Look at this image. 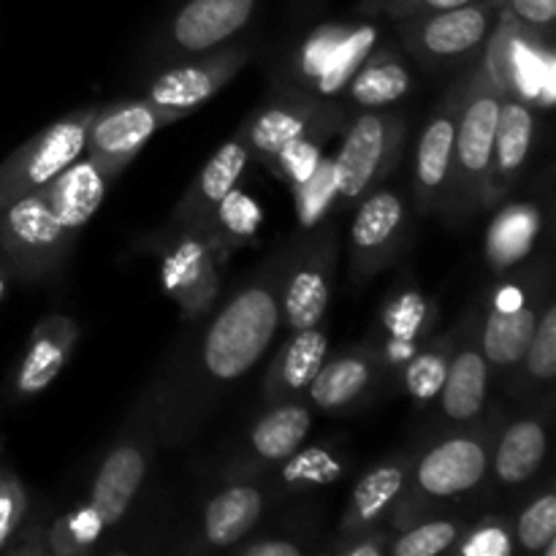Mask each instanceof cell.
<instances>
[{
    "instance_id": "cell-20",
    "label": "cell",
    "mask_w": 556,
    "mask_h": 556,
    "mask_svg": "<svg viewBox=\"0 0 556 556\" xmlns=\"http://www.w3.org/2000/svg\"><path fill=\"white\" fill-rule=\"evenodd\" d=\"M462 81L445 96V101L434 109L432 117L424 125L416 147V168H413V195L424 215L448 206L451 177H454V144H456V117H459Z\"/></svg>"
},
{
    "instance_id": "cell-30",
    "label": "cell",
    "mask_w": 556,
    "mask_h": 556,
    "mask_svg": "<svg viewBox=\"0 0 556 556\" xmlns=\"http://www.w3.org/2000/svg\"><path fill=\"white\" fill-rule=\"evenodd\" d=\"M266 503L269 497L255 481H231L206 503L201 541L212 548H233L255 530Z\"/></svg>"
},
{
    "instance_id": "cell-48",
    "label": "cell",
    "mask_w": 556,
    "mask_h": 556,
    "mask_svg": "<svg viewBox=\"0 0 556 556\" xmlns=\"http://www.w3.org/2000/svg\"><path fill=\"white\" fill-rule=\"evenodd\" d=\"M9 282H11V271H9V266L0 261V304H3L5 293H9Z\"/></svg>"
},
{
    "instance_id": "cell-38",
    "label": "cell",
    "mask_w": 556,
    "mask_h": 556,
    "mask_svg": "<svg viewBox=\"0 0 556 556\" xmlns=\"http://www.w3.org/2000/svg\"><path fill=\"white\" fill-rule=\"evenodd\" d=\"M326 139H329V136L313 134L288 141L286 147H280V150L275 152V157L266 163V168H269L277 179H282V182L291 188V193H299V190L315 177V172H318L320 161H324Z\"/></svg>"
},
{
    "instance_id": "cell-43",
    "label": "cell",
    "mask_w": 556,
    "mask_h": 556,
    "mask_svg": "<svg viewBox=\"0 0 556 556\" xmlns=\"http://www.w3.org/2000/svg\"><path fill=\"white\" fill-rule=\"evenodd\" d=\"M459 556H514L516 548L514 527L505 519H483L472 530H465L459 541L451 546Z\"/></svg>"
},
{
    "instance_id": "cell-46",
    "label": "cell",
    "mask_w": 556,
    "mask_h": 556,
    "mask_svg": "<svg viewBox=\"0 0 556 556\" xmlns=\"http://www.w3.org/2000/svg\"><path fill=\"white\" fill-rule=\"evenodd\" d=\"M389 541L391 532L380 525L372 527V530L356 532V535H340L334 552L345 556H383L389 552Z\"/></svg>"
},
{
    "instance_id": "cell-29",
    "label": "cell",
    "mask_w": 556,
    "mask_h": 556,
    "mask_svg": "<svg viewBox=\"0 0 556 556\" xmlns=\"http://www.w3.org/2000/svg\"><path fill=\"white\" fill-rule=\"evenodd\" d=\"M410 465L413 456L400 454L369 467L362 476V481L356 483V489H353L351 503H348L345 514H342L340 535H356V532L383 525L389 510L394 508L400 494L405 492Z\"/></svg>"
},
{
    "instance_id": "cell-37",
    "label": "cell",
    "mask_w": 556,
    "mask_h": 556,
    "mask_svg": "<svg viewBox=\"0 0 556 556\" xmlns=\"http://www.w3.org/2000/svg\"><path fill=\"white\" fill-rule=\"evenodd\" d=\"M465 532L462 521L456 519H438V516H429V519L418 521V525L407 527V530L394 532L389 541L391 556H438L448 554L451 546L459 541V535Z\"/></svg>"
},
{
    "instance_id": "cell-26",
    "label": "cell",
    "mask_w": 556,
    "mask_h": 556,
    "mask_svg": "<svg viewBox=\"0 0 556 556\" xmlns=\"http://www.w3.org/2000/svg\"><path fill=\"white\" fill-rule=\"evenodd\" d=\"M248 144H244L242 134H237L206 161V166L201 168L199 177L190 182V188L185 190L182 199L177 201L172 215L174 226H204L212 217V212L217 210V204L242 182L244 172H248Z\"/></svg>"
},
{
    "instance_id": "cell-18",
    "label": "cell",
    "mask_w": 556,
    "mask_h": 556,
    "mask_svg": "<svg viewBox=\"0 0 556 556\" xmlns=\"http://www.w3.org/2000/svg\"><path fill=\"white\" fill-rule=\"evenodd\" d=\"M438 324V302L413 282H402L389 293L378 313L369 345L383 362L386 372H396L416 356Z\"/></svg>"
},
{
    "instance_id": "cell-15",
    "label": "cell",
    "mask_w": 556,
    "mask_h": 556,
    "mask_svg": "<svg viewBox=\"0 0 556 556\" xmlns=\"http://www.w3.org/2000/svg\"><path fill=\"white\" fill-rule=\"evenodd\" d=\"M410 228V210L396 190L375 188L356 204L351 226V280L367 282L402 253Z\"/></svg>"
},
{
    "instance_id": "cell-5",
    "label": "cell",
    "mask_w": 556,
    "mask_h": 556,
    "mask_svg": "<svg viewBox=\"0 0 556 556\" xmlns=\"http://www.w3.org/2000/svg\"><path fill=\"white\" fill-rule=\"evenodd\" d=\"M489 74L500 92L527 103L535 112L552 109L556 101L554 38L532 30L508 9L500 11L497 25L483 47Z\"/></svg>"
},
{
    "instance_id": "cell-28",
    "label": "cell",
    "mask_w": 556,
    "mask_h": 556,
    "mask_svg": "<svg viewBox=\"0 0 556 556\" xmlns=\"http://www.w3.org/2000/svg\"><path fill=\"white\" fill-rule=\"evenodd\" d=\"M326 358H329V337L320 326L291 331L264 375L261 394L266 405H280V402L304 396Z\"/></svg>"
},
{
    "instance_id": "cell-32",
    "label": "cell",
    "mask_w": 556,
    "mask_h": 556,
    "mask_svg": "<svg viewBox=\"0 0 556 556\" xmlns=\"http://www.w3.org/2000/svg\"><path fill=\"white\" fill-rule=\"evenodd\" d=\"M548 454V432L546 421L538 416L516 418L500 432L494 443L489 470L505 486H519L541 472Z\"/></svg>"
},
{
    "instance_id": "cell-8",
    "label": "cell",
    "mask_w": 556,
    "mask_h": 556,
    "mask_svg": "<svg viewBox=\"0 0 556 556\" xmlns=\"http://www.w3.org/2000/svg\"><path fill=\"white\" fill-rule=\"evenodd\" d=\"M337 271V231L329 220L293 239L286 250L280 282V315L291 331L320 326L331 302Z\"/></svg>"
},
{
    "instance_id": "cell-50",
    "label": "cell",
    "mask_w": 556,
    "mask_h": 556,
    "mask_svg": "<svg viewBox=\"0 0 556 556\" xmlns=\"http://www.w3.org/2000/svg\"><path fill=\"white\" fill-rule=\"evenodd\" d=\"M3 206H5V199H3V193H0V212H3Z\"/></svg>"
},
{
    "instance_id": "cell-42",
    "label": "cell",
    "mask_w": 556,
    "mask_h": 556,
    "mask_svg": "<svg viewBox=\"0 0 556 556\" xmlns=\"http://www.w3.org/2000/svg\"><path fill=\"white\" fill-rule=\"evenodd\" d=\"M27 510H30V497H27L25 483L3 459V443H0V552H5L16 532L22 530Z\"/></svg>"
},
{
    "instance_id": "cell-27",
    "label": "cell",
    "mask_w": 556,
    "mask_h": 556,
    "mask_svg": "<svg viewBox=\"0 0 556 556\" xmlns=\"http://www.w3.org/2000/svg\"><path fill=\"white\" fill-rule=\"evenodd\" d=\"M348 465H351L348 451L340 445L302 443L291 456L271 465L253 481L264 489L266 497H299V494H315L337 483L348 472Z\"/></svg>"
},
{
    "instance_id": "cell-17",
    "label": "cell",
    "mask_w": 556,
    "mask_h": 556,
    "mask_svg": "<svg viewBox=\"0 0 556 556\" xmlns=\"http://www.w3.org/2000/svg\"><path fill=\"white\" fill-rule=\"evenodd\" d=\"M248 49L242 47L193 54V60L161 71L147 90V101L179 123L215 98L248 65Z\"/></svg>"
},
{
    "instance_id": "cell-7",
    "label": "cell",
    "mask_w": 556,
    "mask_h": 556,
    "mask_svg": "<svg viewBox=\"0 0 556 556\" xmlns=\"http://www.w3.org/2000/svg\"><path fill=\"white\" fill-rule=\"evenodd\" d=\"M378 43L380 30L369 22H329L315 27L288 60L286 87L334 101Z\"/></svg>"
},
{
    "instance_id": "cell-6",
    "label": "cell",
    "mask_w": 556,
    "mask_h": 556,
    "mask_svg": "<svg viewBox=\"0 0 556 556\" xmlns=\"http://www.w3.org/2000/svg\"><path fill=\"white\" fill-rule=\"evenodd\" d=\"M405 117L386 109H364L345 130L340 152L331 157L337 210H353L364 195L386 182L402 157Z\"/></svg>"
},
{
    "instance_id": "cell-16",
    "label": "cell",
    "mask_w": 556,
    "mask_h": 556,
    "mask_svg": "<svg viewBox=\"0 0 556 556\" xmlns=\"http://www.w3.org/2000/svg\"><path fill=\"white\" fill-rule=\"evenodd\" d=\"M174 119L152 106L147 98H128V101L109 103L98 109L87 130L85 155L114 179L134 163V157L144 150L147 141Z\"/></svg>"
},
{
    "instance_id": "cell-21",
    "label": "cell",
    "mask_w": 556,
    "mask_h": 556,
    "mask_svg": "<svg viewBox=\"0 0 556 556\" xmlns=\"http://www.w3.org/2000/svg\"><path fill=\"white\" fill-rule=\"evenodd\" d=\"M535 109L516 98L503 96L500 101L497 130H494L492 161H489L486 188H483L481 210H497L519 182L527 161H530L532 141H535L538 117Z\"/></svg>"
},
{
    "instance_id": "cell-35",
    "label": "cell",
    "mask_w": 556,
    "mask_h": 556,
    "mask_svg": "<svg viewBox=\"0 0 556 556\" xmlns=\"http://www.w3.org/2000/svg\"><path fill=\"white\" fill-rule=\"evenodd\" d=\"M258 204H255V201L237 185V188L217 204V210L212 212V217L199 228V231L206 233V239H210L212 248L217 250L220 261H226L231 250L253 242L255 233H258Z\"/></svg>"
},
{
    "instance_id": "cell-12",
    "label": "cell",
    "mask_w": 556,
    "mask_h": 556,
    "mask_svg": "<svg viewBox=\"0 0 556 556\" xmlns=\"http://www.w3.org/2000/svg\"><path fill=\"white\" fill-rule=\"evenodd\" d=\"M543 291L538 277L519 275L492 288L483 315H478V331L489 367L500 372L519 369L521 356L532 340L538 315L543 307Z\"/></svg>"
},
{
    "instance_id": "cell-31",
    "label": "cell",
    "mask_w": 556,
    "mask_h": 556,
    "mask_svg": "<svg viewBox=\"0 0 556 556\" xmlns=\"http://www.w3.org/2000/svg\"><path fill=\"white\" fill-rule=\"evenodd\" d=\"M543 231V210L538 201L500 204L486 231V264L497 275L516 269L532 255Z\"/></svg>"
},
{
    "instance_id": "cell-19",
    "label": "cell",
    "mask_w": 556,
    "mask_h": 556,
    "mask_svg": "<svg viewBox=\"0 0 556 556\" xmlns=\"http://www.w3.org/2000/svg\"><path fill=\"white\" fill-rule=\"evenodd\" d=\"M313 429V410L302 400L269 405V410L250 427L242 448L223 470L228 481H253L280 459L291 456Z\"/></svg>"
},
{
    "instance_id": "cell-44",
    "label": "cell",
    "mask_w": 556,
    "mask_h": 556,
    "mask_svg": "<svg viewBox=\"0 0 556 556\" xmlns=\"http://www.w3.org/2000/svg\"><path fill=\"white\" fill-rule=\"evenodd\" d=\"M505 9L525 22L532 30L543 33V36L554 38V22H556V0H508Z\"/></svg>"
},
{
    "instance_id": "cell-36",
    "label": "cell",
    "mask_w": 556,
    "mask_h": 556,
    "mask_svg": "<svg viewBox=\"0 0 556 556\" xmlns=\"http://www.w3.org/2000/svg\"><path fill=\"white\" fill-rule=\"evenodd\" d=\"M109 530L101 510L87 500L74 505L65 514L54 516L52 525L43 527V554L52 556H79L90 554L101 543L103 532Z\"/></svg>"
},
{
    "instance_id": "cell-13",
    "label": "cell",
    "mask_w": 556,
    "mask_h": 556,
    "mask_svg": "<svg viewBox=\"0 0 556 556\" xmlns=\"http://www.w3.org/2000/svg\"><path fill=\"white\" fill-rule=\"evenodd\" d=\"M342 123V109L337 101L309 96V92L286 87L269 103L250 114L239 128L250 157L258 163H269L280 147L302 136H331Z\"/></svg>"
},
{
    "instance_id": "cell-33",
    "label": "cell",
    "mask_w": 556,
    "mask_h": 556,
    "mask_svg": "<svg viewBox=\"0 0 556 556\" xmlns=\"http://www.w3.org/2000/svg\"><path fill=\"white\" fill-rule=\"evenodd\" d=\"M413 90V76L405 60L389 43H378L367 54L356 74L348 81L345 92L358 109H389Z\"/></svg>"
},
{
    "instance_id": "cell-25",
    "label": "cell",
    "mask_w": 556,
    "mask_h": 556,
    "mask_svg": "<svg viewBox=\"0 0 556 556\" xmlns=\"http://www.w3.org/2000/svg\"><path fill=\"white\" fill-rule=\"evenodd\" d=\"M386 375L383 362L369 342L351 348L334 358H326L324 367L307 386V402L318 410L340 413L362 402Z\"/></svg>"
},
{
    "instance_id": "cell-45",
    "label": "cell",
    "mask_w": 556,
    "mask_h": 556,
    "mask_svg": "<svg viewBox=\"0 0 556 556\" xmlns=\"http://www.w3.org/2000/svg\"><path fill=\"white\" fill-rule=\"evenodd\" d=\"M470 0H367V5L378 14L391 16V20H407V16L416 14H429V11H443V9H456V5H465Z\"/></svg>"
},
{
    "instance_id": "cell-49",
    "label": "cell",
    "mask_w": 556,
    "mask_h": 556,
    "mask_svg": "<svg viewBox=\"0 0 556 556\" xmlns=\"http://www.w3.org/2000/svg\"><path fill=\"white\" fill-rule=\"evenodd\" d=\"M481 3H486V5H492L494 11H503L505 5H508V0H481Z\"/></svg>"
},
{
    "instance_id": "cell-22",
    "label": "cell",
    "mask_w": 556,
    "mask_h": 556,
    "mask_svg": "<svg viewBox=\"0 0 556 556\" xmlns=\"http://www.w3.org/2000/svg\"><path fill=\"white\" fill-rule=\"evenodd\" d=\"M489 362L478 331V313L459 324L454 356L440 391V410L454 424H472L481 418L489 394Z\"/></svg>"
},
{
    "instance_id": "cell-2",
    "label": "cell",
    "mask_w": 556,
    "mask_h": 556,
    "mask_svg": "<svg viewBox=\"0 0 556 556\" xmlns=\"http://www.w3.org/2000/svg\"><path fill=\"white\" fill-rule=\"evenodd\" d=\"M112 179L87 155L47 188L9 201L0 212V261L22 280L52 275L81 228L101 210Z\"/></svg>"
},
{
    "instance_id": "cell-4",
    "label": "cell",
    "mask_w": 556,
    "mask_h": 556,
    "mask_svg": "<svg viewBox=\"0 0 556 556\" xmlns=\"http://www.w3.org/2000/svg\"><path fill=\"white\" fill-rule=\"evenodd\" d=\"M503 92L489 74L486 60H478L472 74L462 81L459 117H456L454 177L445 210L465 217L481 210L483 188L492 161L494 130H497Z\"/></svg>"
},
{
    "instance_id": "cell-41",
    "label": "cell",
    "mask_w": 556,
    "mask_h": 556,
    "mask_svg": "<svg viewBox=\"0 0 556 556\" xmlns=\"http://www.w3.org/2000/svg\"><path fill=\"white\" fill-rule=\"evenodd\" d=\"M516 548L525 554H541L546 543L556 538V494L552 489L532 497L530 503L521 508L519 519L514 527Z\"/></svg>"
},
{
    "instance_id": "cell-1",
    "label": "cell",
    "mask_w": 556,
    "mask_h": 556,
    "mask_svg": "<svg viewBox=\"0 0 556 556\" xmlns=\"http://www.w3.org/2000/svg\"><path fill=\"white\" fill-rule=\"evenodd\" d=\"M286 253L269 261L231 302L215 315L195 348L193 362L177 367V378L147 400L157 438H188L212 402L237 386L266 356L280 329V282Z\"/></svg>"
},
{
    "instance_id": "cell-14",
    "label": "cell",
    "mask_w": 556,
    "mask_h": 556,
    "mask_svg": "<svg viewBox=\"0 0 556 556\" xmlns=\"http://www.w3.org/2000/svg\"><path fill=\"white\" fill-rule=\"evenodd\" d=\"M147 405V402H144ZM139 424H130L128 432L109 448L90 486V503L101 510L109 527L119 525L134 505L155 454L157 427L150 405L139 407Z\"/></svg>"
},
{
    "instance_id": "cell-34",
    "label": "cell",
    "mask_w": 556,
    "mask_h": 556,
    "mask_svg": "<svg viewBox=\"0 0 556 556\" xmlns=\"http://www.w3.org/2000/svg\"><path fill=\"white\" fill-rule=\"evenodd\" d=\"M456 337H459V326L443 337H429V340L418 348L416 356L400 369L402 386H405L407 396H410L416 405H432L440 396V391H443L451 356H454L456 348Z\"/></svg>"
},
{
    "instance_id": "cell-3",
    "label": "cell",
    "mask_w": 556,
    "mask_h": 556,
    "mask_svg": "<svg viewBox=\"0 0 556 556\" xmlns=\"http://www.w3.org/2000/svg\"><path fill=\"white\" fill-rule=\"evenodd\" d=\"M489 462L492 443L486 432H456L438 440L413 459L405 492L389 510L383 527L394 535L434 516L448 500L470 494L489 476Z\"/></svg>"
},
{
    "instance_id": "cell-24",
    "label": "cell",
    "mask_w": 556,
    "mask_h": 556,
    "mask_svg": "<svg viewBox=\"0 0 556 556\" xmlns=\"http://www.w3.org/2000/svg\"><path fill=\"white\" fill-rule=\"evenodd\" d=\"M79 342V326L68 315H47L30 331L25 353L11 375V394L16 400L36 396L63 372Z\"/></svg>"
},
{
    "instance_id": "cell-9",
    "label": "cell",
    "mask_w": 556,
    "mask_h": 556,
    "mask_svg": "<svg viewBox=\"0 0 556 556\" xmlns=\"http://www.w3.org/2000/svg\"><path fill=\"white\" fill-rule=\"evenodd\" d=\"M161 280L179 307L182 320H199L220 296V255L204 231L190 226H168L157 237Z\"/></svg>"
},
{
    "instance_id": "cell-11",
    "label": "cell",
    "mask_w": 556,
    "mask_h": 556,
    "mask_svg": "<svg viewBox=\"0 0 556 556\" xmlns=\"http://www.w3.org/2000/svg\"><path fill=\"white\" fill-rule=\"evenodd\" d=\"M500 11L481 0L443 11L400 20V36L407 52L421 63L448 65L481 54L497 25Z\"/></svg>"
},
{
    "instance_id": "cell-10",
    "label": "cell",
    "mask_w": 556,
    "mask_h": 556,
    "mask_svg": "<svg viewBox=\"0 0 556 556\" xmlns=\"http://www.w3.org/2000/svg\"><path fill=\"white\" fill-rule=\"evenodd\" d=\"M96 112L98 109L90 106L54 119L0 163V193L5 204L33 190L47 188L71 163L85 155L87 130Z\"/></svg>"
},
{
    "instance_id": "cell-23",
    "label": "cell",
    "mask_w": 556,
    "mask_h": 556,
    "mask_svg": "<svg viewBox=\"0 0 556 556\" xmlns=\"http://www.w3.org/2000/svg\"><path fill=\"white\" fill-rule=\"evenodd\" d=\"M255 3L258 0H188L168 22V47L188 58L212 52L253 20Z\"/></svg>"
},
{
    "instance_id": "cell-40",
    "label": "cell",
    "mask_w": 556,
    "mask_h": 556,
    "mask_svg": "<svg viewBox=\"0 0 556 556\" xmlns=\"http://www.w3.org/2000/svg\"><path fill=\"white\" fill-rule=\"evenodd\" d=\"M296 201V220L299 231L313 233L315 228L324 226L329 220V212L337 210V188H334V172H331V157L324 155L315 177L304 185L299 193H293Z\"/></svg>"
},
{
    "instance_id": "cell-47",
    "label": "cell",
    "mask_w": 556,
    "mask_h": 556,
    "mask_svg": "<svg viewBox=\"0 0 556 556\" xmlns=\"http://www.w3.org/2000/svg\"><path fill=\"white\" fill-rule=\"evenodd\" d=\"M239 554L244 556H302L307 554V548L296 541H288V538H258V541L250 543H237Z\"/></svg>"
},
{
    "instance_id": "cell-39",
    "label": "cell",
    "mask_w": 556,
    "mask_h": 556,
    "mask_svg": "<svg viewBox=\"0 0 556 556\" xmlns=\"http://www.w3.org/2000/svg\"><path fill=\"white\" fill-rule=\"evenodd\" d=\"M519 367L525 369V378L530 383H552L556 375V304L552 296L543 299L538 326L532 331V340L521 356Z\"/></svg>"
}]
</instances>
